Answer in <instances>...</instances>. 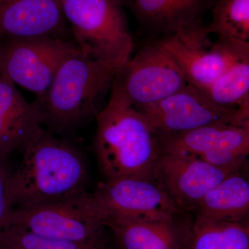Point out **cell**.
Returning <instances> with one entry per match:
<instances>
[{"instance_id":"obj_10","label":"cell","mask_w":249,"mask_h":249,"mask_svg":"<svg viewBox=\"0 0 249 249\" xmlns=\"http://www.w3.org/2000/svg\"><path fill=\"white\" fill-rule=\"evenodd\" d=\"M160 153L188 156L224 168H248L249 125L216 124L157 137Z\"/></svg>"},{"instance_id":"obj_5","label":"cell","mask_w":249,"mask_h":249,"mask_svg":"<svg viewBox=\"0 0 249 249\" xmlns=\"http://www.w3.org/2000/svg\"><path fill=\"white\" fill-rule=\"evenodd\" d=\"M105 218L93 193H86L60 202L14 209L5 226L21 228L54 240L88 242L106 240Z\"/></svg>"},{"instance_id":"obj_23","label":"cell","mask_w":249,"mask_h":249,"mask_svg":"<svg viewBox=\"0 0 249 249\" xmlns=\"http://www.w3.org/2000/svg\"><path fill=\"white\" fill-rule=\"evenodd\" d=\"M1 40H0V76L4 73V69H3L2 63V47H1Z\"/></svg>"},{"instance_id":"obj_8","label":"cell","mask_w":249,"mask_h":249,"mask_svg":"<svg viewBox=\"0 0 249 249\" xmlns=\"http://www.w3.org/2000/svg\"><path fill=\"white\" fill-rule=\"evenodd\" d=\"M114 83L135 107L159 102L188 84L173 57L156 40L131 57Z\"/></svg>"},{"instance_id":"obj_16","label":"cell","mask_w":249,"mask_h":249,"mask_svg":"<svg viewBox=\"0 0 249 249\" xmlns=\"http://www.w3.org/2000/svg\"><path fill=\"white\" fill-rule=\"evenodd\" d=\"M103 224L120 249H181L183 224L177 219L141 220L107 216Z\"/></svg>"},{"instance_id":"obj_22","label":"cell","mask_w":249,"mask_h":249,"mask_svg":"<svg viewBox=\"0 0 249 249\" xmlns=\"http://www.w3.org/2000/svg\"><path fill=\"white\" fill-rule=\"evenodd\" d=\"M4 160L0 157V228L8 222L13 210L9 193L11 173L6 168Z\"/></svg>"},{"instance_id":"obj_4","label":"cell","mask_w":249,"mask_h":249,"mask_svg":"<svg viewBox=\"0 0 249 249\" xmlns=\"http://www.w3.org/2000/svg\"><path fill=\"white\" fill-rule=\"evenodd\" d=\"M72 40L90 58L125 64L134 42L121 0H60Z\"/></svg>"},{"instance_id":"obj_13","label":"cell","mask_w":249,"mask_h":249,"mask_svg":"<svg viewBox=\"0 0 249 249\" xmlns=\"http://www.w3.org/2000/svg\"><path fill=\"white\" fill-rule=\"evenodd\" d=\"M70 36L60 0H0V40Z\"/></svg>"},{"instance_id":"obj_7","label":"cell","mask_w":249,"mask_h":249,"mask_svg":"<svg viewBox=\"0 0 249 249\" xmlns=\"http://www.w3.org/2000/svg\"><path fill=\"white\" fill-rule=\"evenodd\" d=\"M5 74L15 85L43 96L62 62L79 50L72 39L41 37L1 40Z\"/></svg>"},{"instance_id":"obj_11","label":"cell","mask_w":249,"mask_h":249,"mask_svg":"<svg viewBox=\"0 0 249 249\" xmlns=\"http://www.w3.org/2000/svg\"><path fill=\"white\" fill-rule=\"evenodd\" d=\"M93 195L106 217L164 220L178 219L183 213L152 180L136 178L105 180Z\"/></svg>"},{"instance_id":"obj_9","label":"cell","mask_w":249,"mask_h":249,"mask_svg":"<svg viewBox=\"0 0 249 249\" xmlns=\"http://www.w3.org/2000/svg\"><path fill=\"white\" fill-rule=\"evenodd\" d=\"M135 108L157 137L184 133L216 124L249 125V118L217 107L202 90L190 84L159 102Z\"/></svg>"},{"instance_id":"obj_21","label":"cell","mask_w":249,"mask_h":249,"mask_svg":"<svg viewBox=\"0 0 249 249\" xmlns=\"http://www.w3.org/2000/svg\"><path fill=\"white\" fill-rule=\"evenodd\" d=\"M106 240L71 242L54 240L14 226L0 228V249H106Z\"/></svg>"},{"instance_id":"obj_15","label":"cell","mask_w":249,"mask_h":249,"mask_svg":"<svg viewBox=\"0 0 249 249\" xmlns=\"http://www.w3.org/2000/svg\"><path fill=\"white\" fill-rule=\"evenodd\" d=\"M43 119L34 103L23 97L5 73L0 76V157L24 147L44 129Z\"/></svg>"},{"instance_id":"obj_1","label":"cell","mask_w":249,"mask_h":249,"mask_svg":"<svg viewBox=\"0 0 249 249\" xmlns=\"http://www.w3.org/2000/svg\"><path fill=\"white\" fill-rule=\"evenodd\" d=\"M22 151L20 163L10 175L13 209L60 202L88 193V163L71 142L44 128Z\"/></svg>"},{"instance_id":"obj_24","label":"cell","mask_w":249,"mask_h":249,"mask_svg":"<svg viewBox=\"0 0 249 249\" xmlns=\"http://www.w3.org/2000/svg\"></svg>"},{"instance_id":"obj_2","label":"cell","mask_w":249,"mask_h":249,"mask_svg":"<svg viewBox=\"0 0 249 249\" xmlns=\"http://www.w3.org/2000/svg\"><path fill=\"white\" fill-rule=\"evenodd\" d=\"M96 120L94 150L105 179L136 178L154 181L160 154L157 136L114 83Z\"/></svg>"},{"instance_id":"obj_20","label":"cell","mask_w":249,"mask_h":249,"mask_svg":"<svg viewBox=\"0 0 249 249\" xmlns=\"http://www.w3.org/2000/svg\"><path fill=\"white\" fill-rule=\"evenodd\" d=\"M206 34L232 42L249 43V0H215Z\"/></svg>"},{"instance_id":"obj_6","label":"cell","mask_w":249,"mask_h":249,"mask_svg":"<svg viewBox=\"0 0 249 249\" xmlns=\"http://www.w3.org/2000/svg\"><path fill=\"white\" fill-rule=\"evenodd\" d=\"M204 24L156 40L170 54L188 84L205 90L235 62L249 58V43L217 37L212 41Z\"/></svg>"},{"instance_id":"obj_3","label":"cell","mask_w":249,"mask_h":249,"mask_svg":"<svg viewBox=\"0 0 249 249\" xmlns=\"http://www.w3.org/2000/svg\"><path fill=\"white\" fill-rule=\"evenodd\" d=\"M125 64L96 60L79 50L60 67L43 96L34 103L49 132H67L96 119Z\"/></svg>"},{"instance_id":"obj_19","label":"cell","mask_w":249,"mask_h":249,"mask_svg":"<svg viewBox=\"0 0 249 249\" xmlns=\"http://www.w3.org/2000/svg\"><path fill=\"white\" fill-rule=\"evenodd\" d=\"M202 91L217 107L249 118V58L235 62Z\"/></svg>"},{"instance_id":"obj_14","label":"cell","mask_w":249,"mask_h":249,"mask_svg":"<svg viewBox=\"0 0 249 249\" xmlns=\"http://www.w3.org/2000/svg\"><path fill=\"white\" fill-rule=\"evenodd\" d=\"M140 27L157 40L203 25L215 0H121Z\"/></svg>"},{"instance_id":"obj_17","label":"cell","mask_w":249,"mask_h":249,"mask_svg":"<svg viewBox=\"0 0 249 249\" xmlns=\"http://www.w3.org/2000/svg\"><path fill=\"white\" fill-rule=\"evenodd\" d=\"M195 219L210 222H247L249 219V181L247 169L229 175L201 199Z\"/></svg>"},{"instance_id":"obj_12","label":"cell","mask_w":249,"mask_h":249,"mask_svg":"<svg viewBox=\"0 0 249 249\" xmlns=\"http://www.w3.org/2000/svg\"><path fill=\"white\" fill-rule=\"evenodd\" d=\"M247 169L218 167L188 156L160 153L153 178L184 213L194 211L201 199L229 175Z\"/></svg>"},{"instance_id":"obj_18","label":"cell","mask_w":249,"mask_h":249,"mask_svg":"<svg viewBox=\"0 0 249 249\" xmlns=\"http://www.w3.org/2000/svg\"><path fill=\"white\" fill-rule=\"evenodd\" d=\"M181 249H249V222L195 219L183 224Z\"/></svg>"}]
</instances>
